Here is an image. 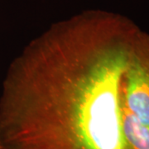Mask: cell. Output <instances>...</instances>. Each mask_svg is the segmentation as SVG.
I'll use <instances>...</instances> for the list:
<instances>
[{"label": "cell", "instance_id": "6da1fadb", "mask_svg": "<svg viewBox=\"0 0 149 149\" xmlns=\"http://www.w3.org/2000/svg\"><path fill=\"white\" fill-rule=\"evenodd\" d=\"M123 17L88 10L33 39L0 97V149H128L124 74L143 36Z\"/></svg>", "mask_w": 149, "mask_h": 149}, {"label": "cell", "instance_id": "7a4b0ae2", "mask_svg": "<svg viewBox=\"0 0 149 149\" xmlns=\"http://www.w3.org/2000/svg\"><path fill=\"white\" fill-rule=\"evenodd\" d=\"M123 103L140 122L149 127V37L145 34L124 74Z\"/></svg>", "mask_w": 149, "mask_h": 149}, {"label": "cell", "instance_id": "3957f363", "mask_svg": "<svg viewBox=\"0 0 149 149\" xmlns=\"http://www.w3.org/2000/svg\"><path fill=\"white\" fill-rule=\"evenodd\" d=\"M122 130L128 149H149V127L128 111L123 103Z\"/></svg>", "mask_w": 149, "mask_h": 149}]
</instances>
